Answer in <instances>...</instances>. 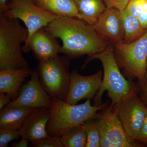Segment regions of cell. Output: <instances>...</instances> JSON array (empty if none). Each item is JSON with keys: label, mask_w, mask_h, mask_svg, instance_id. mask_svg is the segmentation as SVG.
Returning <instances> with one entry per match:
<instances>
[{"label": "cell", "mask_w": 147, "mask_h": 147, "mask_svg": "<svg viewBox=\"0 0 147 147\" xmlns=\"http://www.w3.org/2000/svg\"><path fill=\"white\" fill-rule=\"evenodd\" d=\"M45 28L53 36L62 40L60 53L69 59L95 55L112 45L93 26L75 17H59Z\"/></svg>", "instance_id": "6da1fadb"}, {"label": "cell", "mask_w": 147, "mask_h": 147, "mask_svg": "<svg viewBox=\"0 0 147 147\" xmlns=\"http://www.w3.org/2000/svg\"><path fill=\"white\" fill-rule=\"evenodd\" d=\"M94 59L100 61L103 71L100 89L93 98L94 105L98 106L102 104V96L105 91H108L111 105H114L139 89L138 83L127 79L121 73L116 61L113 45L101 53L88 56L82 68H85L87 64Z\"/></svg>", "instance_id": "7a4b0ae2"}, {"label": "cell", "mask_w": 147, "mask_h": 147, "mask_svg": "<svg viewBox=\"0 0 147 147\" xmlns=\"http://www.w3.org/2000/svg\"><path fill=\"white\" fill-rule=\"evenodd\" d=\"M51 116L47 123V131L51 137H60L74 127L91 118L97 112L110 105L109 101L98 106L92 105L90 99L82 104L72 105L65 100L51 98Z\"/></svg>", "instance_id": "3957f363"}, {"label": "cell", "mask_w": 147, "mask_h": 147, "mask_svg": "<svg viewBox=\"0 0 147 147\" xmlns=\"http://www.w3.org/2000/svg\"><path fill=\"white\" fill-rule=\"evenodd\" d=\"M17 19L0 14V71L29 67L21 46L28 41L29 32Z\"/></svg>", "instance_id": "277c9868"}, {"label": "cell", "mask_w": 147, "mask_h": 147, "mask_svg": "<svg viewBox=\"0 0 147 147\" xmlns=\"http://www.w3.org/2000/svg\"><path fill=\"white\" fill-rule=\"evenodd\" d=\"M69 59L58 55L39 61L36 71L42 86L51 98L65 100L71 76Z\"/></svg>", "instance_id": "5b68a950"}, {"label": "cell", "mask_w": 147, "mask_h": 147, "mask_svg": "<svg viewBox=\"0 0 147 147\" xmlns=\"http://www.w3.org/2000/svg\"><path fill=\"white\" fill-rule=\"evenodd\" d=\"M113 45L117 63L123 69L127 79H137L139 86H142L147 69V30L131 43Z\"/></svg>", "instance_id": "8992f818"}, {"label": "cell", "mask_w": 147, "mask_h": 147, "mask_svg": "<svg viewBox=\"0 0 147 147\" xmlns=\"http://www.w3.org/2000/svg\"><path fill=\"white\" fill-rule=\"evenodd\" d=\"M94 117L100 133V147L144 146L129 137L111 104L97 112Z\"/></svg>", "instance_id": "52a82bcc"}, {"label": "cell", "mask_w": 147, "mask_h": 147, "mask_svg": "<svg viewBox=\"0 0 147 147\" xmlns=\"http://www.w3.org/2000/svg\"><path fill=\"white\" fill-rule=\"evenodd\" d=\"M8 5V9L1 14L9 18L20 19L24 22L29 32L28 41L25 44L37 31L47 26L59 17L40 8L33 0H12Z\"/></svg>", "instance_id": "ba28073f"}, {"label": "cell", "mask_w": 147, "mask_h": 147, "mask_svg": "<svg viewBox=\"0 0 147 147\" xmlns=\"http://www.w3.org/2000/svg\"><path fill=\"white\" fill-rule=\"evenodd\" d=\"M139 90L133 92L117 104L113 105L125 130L135 141L147 114V105L139 95Z\"/></svg>", "instance_id": "9c48e42d"}, {"label": "cell", "mask_w": 147, "mask_h": 147, "mask_svg": "<svg viewBox=\"0 0 147 147\" xmlns=\"http://www.w3.org/2000/svg\"><path fill=\"white\" fill-rule=\"evenodd\" d=\"M30 80L21 87L18 97L5 106L6 108L24 106L36 108H51L52 100L40 83L38 74L31 69Z\"/></svg>", "instance_id": "30bf717a"}, {"label": "cell", "mask_w": 147, "mask_h": 147, "mask_svg": "<svg viewBox=\"0 0 147 147\" xmlns=\"http://www.w3.org/2000/svg\"><path fill=\"white\" fill-rule=\"evenodd\" d=\"M103 72L99 70L89 76H83L76 69L71 72L70 85L65 101L75 105L83 99L94 98L102 83Z\"/></svg>", "instance_id": "8fae6325"}, {"label": "cell", "mask_w": 147, "mask_h": 147, "mask_svg": "<svg viewBox=\"0 0 147 147\" xmlns=\"http://www.w3.org/2000/svg\"><path fill=\"white\" fill-rule=\"evenodd\" d=\"M94 27L102 38L112 45L123 42L125 32L121 11L106 8Z\"/></svg>", "instance_id": "7c38bea8"}, {"label": "cell", "mask_w": 147, "mask_h": 147, "mask_svg": "<svg viewBox=\"0 0 147 147\" xmlns=\"http://www.w3.org/2000/svg\"><path fill=\"white\" fill-rule=\"evenodd\" d=\"M61 47L56 38L45 28H42L32 36L27 43L22 47V50L27 53L32 50L35 57L40 61L57 56Z\"/></svg>", "instance_id": "4fadbf2b"}, {"label": "cell", "mask_w": 147, "mask_h": 147, "mask_svg": "<svg viewBox=\"0 0 147 147\" xmlns=\"http://www.w3.org/2000/svg\"><path fill=\"white\" fill-rule=\"evenodd\" d=\"M50 116V108H35L28 116L19 130L20 137L28 139L30 142L50 136L47 131V126Z\"/></svg>", "instance_id": "5bb4252c"}, {"label": "cell", "mask_w": 147, "mask_h": 147, "mask_svg": "<svg viewBox=\"0 0 147 147\" xmlns=\"http://www.w3.org/2000/svg\"><path fill=\"white\" fill-rule=\"evenodd\" d=\"M29 67L0 71V92L7 94L12 101L18 97L22 84L31 74Z\"/></svg>", "instance_id": "9a60e30c"}, {"label": "cell", "mask_w": 147, "mask_h": 147, "mask_svg": "<svg viewBox=\"0 0 147 147\" xmlns=\"http://www.w3.org/2000/svg\"><path fill=\"white\" fill-rule=\"evenodd\" d=\"M35 109L24 106L5 107L0 113V128L20 130L28 116Z\"/></svg>", "instance_id": "2e32d148"}, {"label": "cell", "mask_w": 147, "mask_h": 147, "mask_svg": "<svg viewBox=\"0 0 147 147\" xmlns=\"http://www.w3.org/2000/svg\"><path fill=\"white\" fill-rule=\"evenodd\" d=\"M79 19L94 26L106 7L103 0H74Z\"/></svg>", "instance_id": "e0dca14e"}, {"label": "cell", "mask_w": 147, "mask_h": 147, "mask_svg": "<svg viewBox=\"0 0 147 147\" xmlns=\"http://www.w3.org/2000/svg\"><path fill=\"white\" fill-rule=\"evenodd\" d=\"M40 7L59 17L79 18L74 0H33Z\"/></svg>", "instance_id": "ac0fdd59"}, {"label": "cell", "mask_w": 147, "mask_h": 147, "mask_svg": "<svg viewBox=\"0 0 147 147\" xmlns=\"http://www.w3.org/2000/svg\"><path fill=\"white\" fill-rule=\"evenodd\" d=\"M121 16L125 32L123 43H131L146 32L147 30L143 28L137 17L126 9L121 11Z\"/></svg>", "instance_id": "d6986e66"}, {"label": "cell", "mask_w": 147, "mask_h": 147, "mask_svg": "<svg viewBox=\"0 0 147 147\" xmlns=\"http://www.w3.org/2000/svg\"><path fill=\"white\" fill-rule=\"evenodd\" d=\"M63 147H86L87 136L83 124L74 127L60 137Z\"/></svg>", "instance_id": "ffe728a7"}, {"label": "cell", "mask_w": 147, "mask_h": 147, "mask_svg": "<svg viewBox=\"0 0 147 147\" xmlns=\"http://www.w3.org/2000/svg\"><path fill=\"white\" fill-rule=\"evenodd\" d=\"M87 136L86 147H100L101 139L94 116L83 124Z\"/></svg>", "instance_id": "44dd1931"}, {"label": "cell", "mask_w": 147, "mask_h": 147, "mask_svg": "<svg viewBox=\"0 0 147 147\" xmlns=\"http://www.w3.org/2000/svg\"><path fill=\"white\" fill-rule=\"evenodd\" d=\"M30 142L31 146L34 147H63L60 137L49 136Z\"/></svg>", "instance_id": "7402d4cb"}, {"label": "cell", "mask_w": 147, "mask_h": 147, "mask_svg": "<svg viewBox=\"0 0 147 147\" xmlns=\"http://www.w3.org/2000/svg\"><path fill=\"white\" fill-rule=\"evenodd\" d=\"M20 137L19 130L0 128V147H8L9 142Z\"/></svg>", "instance_id": "603a6c76"}, {"label": "cell", "mask_w": 147, "mask_h": 147, "mask_svg": "<svg viewBox=\"0 0 147 147\" xmlns=\"http://www.w3.org/2000/svg\"><path fill=\"white\" fill-rule=\"evenodd\" d=\"M147 7V0H131L125 9L137 17Z\"/></svg>", "instance_id": "cb8c5ba5"}, {"label": "cell", "mask_w": 147, "mask_h": 147, "mask_svg": "<svg viewBox=\"0 0 147 147\" xmlns=\"http://www.w3.org/2000/svg\"><path fill=\"white\" fill-rule=\"evenodd\" d=\"M131 0H103L106 7L113 8L122 11L126 8L127 6Z\"/></svg>", "instance_id": "d4e9b609"}, {"label": "cell", "mask_w": 147, "mask_h": 147, "mask_svg": "<svg viewBox=\"0 0 147 147\" xmlns=\"http://www.w3.org/2000/svg\"><path fill=\"white\" fill-rule=\"evenodd\" d=\"M136 141L144 144L147 145V114L145 118L144 124L142 126Z\"/></svg>", "instance_id": "484cf974"}, {"label": "cell", "mask_w": 147, "mask_h": 147, "mask_svg": "<svg viewBox=\"0 0 147 147\" xmlns=\"http://www.w3.org/2000/svg\"><path fill=\"white\" fill-rule=\"evenodd\" d=\"M139 87V94L147 105V69L145 74V82L142 86Z\"/></svg>", "instance_id": "4316f807"}, {"label": "cell", "mask_w": 147, "mask_h": 147, "mask_svg": "<svg viewBox=\"0 0 147 147\" xmlns=\"http://www.w3.org/2000/svg\"><path fill=\"white\" fill-rule=\"evenodd\" d=\"M12 101L10 96L7 94L0 92V110H1Z\"/></svg>", "instance_id": "83f0119b"}, {"label": "cell", "mask_w": 147, "mask_h": 147, "mask_svg": "<svg viewBox=\"0 0 147 147\" xmlns=\"http://www.w3.org/2000/svg\"><path fill=\"white\" fill-rule=\"evenodd\" d=\"M137 18L143 28L147 30V7L139 14Z\"/></svg>", "instance_id": "f1b7e54d"}, {"label": "cell", "mask_w": 147, "mask_h": 147, "mask_svg": "<svg viewBox=\"0 0 147 147\" xmlns=\"http://www.w3.org/2000/svg\"><path fill=\"white\" fill-rule=\"evenodd\" d=\"M30 141L25 138H21V139L19 142H16L12 145L13 147H27L28 146Z\"/></svg>", "instance_id": "f546056e"}, {"label": "cell", "mask_w": 147, "mask_h": 147, "mask_svg": "<svg viewBox=\"0 0 147 147\" xmlns=\"http://www.w3.org/2000/svg\"><path fill=\"white\" fill-rule=\"evenodd\" d=\"M8 0H0V14L5 12L8 9V3L7 1ZM11 1L12 0H10Z\"/></svg>", "instance_id": "4dcf8cb0"}, {"label": "cell", "mask_w": 147, "mask_h": 147, "mask_svg": "<svg viewBox=\"0 0 147 147\" xmlns=\"http://www.w3.org/2000/svg\"></svg>", "instance_id": "1f68e13d"}]
</instances>
